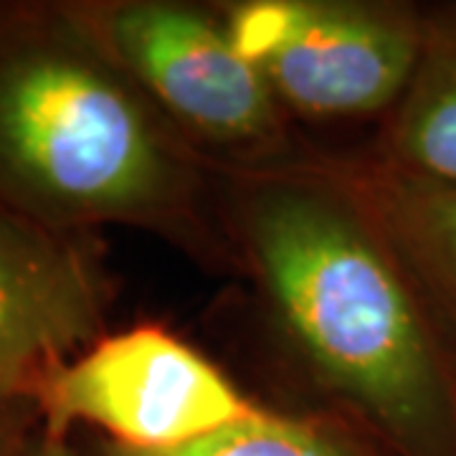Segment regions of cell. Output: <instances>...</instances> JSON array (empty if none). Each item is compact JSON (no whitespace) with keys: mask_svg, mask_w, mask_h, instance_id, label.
Returning a JSON list of instances; mask_svg holds the SVG:
<instances>
[{"mask_svg":"<svg viewBox=\"0 0 456 456\" xmlns=\"http://www.w3.org/2000/svg\"><path fill=\"white\" fill-rule=\"evenodd\" d=\"M368 152L408 175L456 183V0L424 5L416 69Z\"/></svg>","mask_w":456,"mask_h":456,"instance_id":"ba28073f","label":"cell"},{"mask_svg":"<svg viewBox=\"0 0 456 456\" xmlns=\"http://www.w3.org/2000/svg\"><path fill=\"white\" fill-rule=\"evenodd\" d=\"M51 439L77 428L137 452H170L259 411L216 362L163 325L107 332L33 393Z\"/></svg>","mask_w":456,"mask_h":456,"instance_id":"5b68a950","label":"cell"},{"mask_svg":"<svg viewBox=\"0 0 456 456\" xmlns=\"http://www.w3.org/2000/svg\"><path fill=\"white\" fill-rule=\"evenodd\" d=\"M112 287L86 233L0 203V398H26L107 335Z\"/></svg>","mask_w":456,"mask_h":456,"instance_id":"8992f818","label":"cell"},{"mask_svg":"<svg viewBox=\"0 0 456 456\" xmlns=\"http://www.w3.org/2000/svg\"><path fill=\"white\" fill-rule=\"evenodd\" d=\"M71 18L213 173L279 165L305 147L216 3L74 0Z\"/></svg>","mask_w":456,"mask_h":456,"instance_id":"3957f363","label":"cell"},{"mask_svg":"<svg viewBox=\"0 0 456 456\" xmlns=\"http://www.w3.org/2000/svg\"><path fill=\"white\" fill-rule=\"evenodd\" d=\"M26 456H84V452L71 439H51L38 428Z\"/></svg>","mask_w":456,"mask_h":456,"instance_id":"8fae6325","label":"cell"},{"mask_svg":"<svg viewBox=\"0 0 456 456\" xmlns=\"http://www.w3.org/2000/svg\"><path fill=\"white\" fill-rule=\"evenodd\" d=\"M213 175L228 251L327 406L395 456H456V342L317 152Z\"/></svg>","mask_w":456,"mask_h":456,"instance_id":"6da1fadb","label":"cell"},{"mask_svg":"<svg viewBox=\"0 0 456 456\" xmlns=\"http://www.w3.org/2000/svg\"><path fill=\"white\" fill-rule=\"evenodd\" d=\"M213 170L64 3L0 5V203L44 226H132L206 261Z\"/></svg>","mask_w":456,"mask_h":456,"instance_id":"7a4b0ae2","label":"cell"},{"mask_svg":"<svg viewBox=\"0 0 456 456\" xmlns=\"http://www.w3.org/2000/svg\"><path fill=\"white\" fill-rule=\"evenodd\" d=\"M84 452V449H82ZM84 456H395L370 431L335 408L284 411L259 406L254 416L170 452H137L94 436Z\"/></svg>","mask_w":456,"mask_h":456,"instance_id":"9c48e42d","label":"cell"},{"mask_svg":"<svg viewBox=\"0 0 456 456\" xmlns=\"http://www.w3.org/2000/svg\"><path fill=\"white\" fill-rule=\"evenodd\" d=\"M38 428L33 401L0 398V456H26Z\"/></svg>","mask_w":456,"mask_h":456,"instance_id":"30bf717a","label":"cell"},{"mask_svg":"<svg viewBox=\"0 0 456 456\" xmlns=\"http://www.w3.org/2000/svg\"><path fill=\"white\" fill-rule=\"evenodd\" d=\"M231 38L289 119H386L424 38V5L403 0L216 3Z\"/></svg>","mask_w":456,"mask_h":456,"instance_id":"277c9868","label":"cell"},{"mask_svg":"<svg viewBox=\"0 0 456 456\" xmlns=\"http://www.w3.org/2000/svg\"><path fill=\"white\" fill-rule=\"evenodd\" d=\"M314 152L370 216L428 310L456 342V183L408 175L370 152Z\"/></svg>","mask_w":456,"mask_h":456,"instance_id":"52a82bcc","label":"cell"}]
</instances>
